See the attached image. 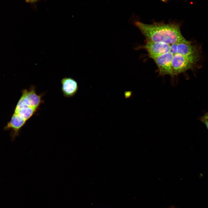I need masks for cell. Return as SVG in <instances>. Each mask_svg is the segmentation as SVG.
Here are the masks:
<instances>
[{
	"mask_svg": "<svg viewBox=\"0 0 208 208\" xmlns=\"http://www.w3.org/2000/svg\"><path fill=\"white\" fill-rule=\"evenodd\" d=\"M22 94L14 109L10 121L4 127L5 130H11L10 137L13 141L18 136L21 128L26 122L39 110L44 103V93H37L36 86L31 85L28 89H23Z\"/></svg>",
	"mask_w": 208,
	"mask_h": 208,
	"instance_id": "obj_1",
	"label": "cell"
},
{
	"mask_svg": "<svg viewBox=\"0 0 208 208\" xmlns=\"http://www.w3.org/2000/svg\"><path fill=\"white\" fill-rule=\"evenodd\" d=\"M133 23L145 36L147 41L162 42L170 45L188 41L182 34L180 25L178 23L155 22L147 24L134 20Z\"/></svg>",
	"mask_w": 208,
	"mask_h": 208,
	"instance_id": "obj_2",
	"label": "cell"
},
{
	"mask_svg": "<svg viewBox=\"0 0 208 208\" xmlns=\"http://www.w3.org/2000/svg\"><path fill=\"white\" fill-rule=\"evenodd\" d=\"M199 59L198 58L178 54L173 55L172 62L173 76L188 70L194 69Z\"/></svg>",
	"mask_w": 208,
	"mask_h": 208,
	"instance_id": "obj_3",
	"label": "cell"
},
{
	"mask_svg": "<svg viewBox=\"0 0 208 208\" xmlns=\"http://www.w3.org/2000/svg\"><path fill=\"white\" fill-rule=\"evenodd\" d=\"M170 51L173 55L178 54L198 58L201 53L199 47L189 41L187 42L177 43L171 44Z\"/></svg>",
	"mask_w": 208,
	"mask_h": 208,
	"instance_id": "obj_4",
	"label": "cell"
},
{
	"mask_svg": "<svg viewBox=\"0 0 208 208\" xmlns=\"http://www.w3.org/2000/svg\"><path fill=\"white\" fill-rule=\"evenodd\" d=\"M173 55L170 51L153 59L159 70L160 75H169L173 77L172 62Z\"/></svg>",
	"mask_w": 208,
	"mask_h": 208,
	"instance_id": "obj_5",
	"label": "cell"
},
{
	"mask_svg": "<svg viewBox=\"0 0 208 208\" xmlns=\"http://www.w3.org/2000/svg\"><path fill=\"white\" fill-rule=\"evenodd\" d=\"M171 45L162 42L147 41L142 47L148 52L149 57L153 59L170 52Z\"/></svg>",
	"mask_w": 208,
	"mask_h": 208,
	"instance_id": "obj_6",
	"label": "cell"
},
{
	"mask_svg": "<svg viewBox=\"0 0 208 208\" xmlns=\"http://www.w3.org/2000/svg\"><path fill=\"white\" fill-rule=\"evenodd\" d=\"M61 90L64 96L66 98L74 96L77 92L78 86L77 82L70 77H64L61 80Z\"/></svg>",
	"mask_w": 208,
	"mask_h": 208,
	"instance_id": "obj_7",
	"label": "cell"
},
{
	"mask_svg": "<svg viewBox=\"0 0 208 208\" xmlns=\"http://www.w3.org/2000/svg\"><path fill=\"white\" fill-rule=\"evenodd\" d=\"M200 120H208V112L205 113L203 116L201 117L200 118Z\"/></svg>",
	"mask_w": 208,
	"mask_h": 208,
	"instance_id": "obj_8",
	"label": "cell"
},
{
	"mask_svg": "<svg viewBox=\"0 0 208 208\" xmlns=\"http://www.w3.org/2000/svg\"><path fill=\"white\" fill-rule=\"evenodd\" d=\"M201 121L205 125L208 130V120H202Z\"/></svg>",
	"mask_w": 208,
	"mask_h": 208,
	"instance_id": "obj_9",
	"label": "cell"
},
{
	"mask_svg": "<svg viewBox=\"0 0 208 208\" xmlns=\"http://www.w3.org/2000/svg\"><path fill=\"white\" fill-rule=\"evenodd\" d=\"M37 0H25L26 2L29 3H35L37 1Z\"/></svg>",
	"mask_w": 208,
	"mask_h": 208,
	"instance_id": "obj_10",
	"label": "cell"
},
{
	"mask_svg": "<svg viewBox=\"0 0 208 208\" xmlns=\"http://www.w3.org/2000/svg\"><path fill=\"white\" fill-rule=\"evenodd\" d=\"M161 0L162 1H163V2H166L167 1H168V0Z\"/></svg>",
	"mask_w": 208,
	"mask_h": 208,
	"instance_id": "obj_11",
	"label": "cell"
},
{
	"mask_svg": "<svg viewBox=\"0 0 208 208\" xmlns=\"http://www.w3.org/2000/svg\"><path fill=\"white\" fill-rule=\"evenodd\" d=\"M171 208H173V207H171Z\"/></svg>",
	"mask_w": 208,
	"mask_h": 208,
	"instance_id": "obj_12",
	"label": "cell"
}]
</instances>
